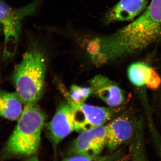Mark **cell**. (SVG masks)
<instances>
[{"instance_id": "obj_1", "label": "cell", "mask_w": 161, "mask_h": 161, "mask_svg": "<svg viewBox=\"0 0 161 161\" xmlns=\"http://www.w3.org/2000/svg\"><path fill=\"white\" fill-rule=\"evenodd\" d=\"M161 41V0H151L138 17L105 38L108 49L116 58L136 53Z\"/></svg>"}, {"instance_id": "obj_2", "label": "cell", "mask_w": 161, "mask_h": 161, "mask_svg": "<svg viewBox=\"0 0 161 161\" xmlns=\"http://www.w3.org/2000/svg\"><path fill=\"white\" fill-rule=\"evenodd\" d=\"M45 115L37 103L24 106L16 126L0 157L31 156L37 152Z\"/></svg>"}, {"instance_id": "obj_3", "label": "cell", "mask_w": 161, "mask_h": 161, "mask_svg": "<svg viewBox=\"0 0 161 161\" xmlns=\"http://www.w3.org/2000/svg\"><path fill=\"white\" fill-rule=\"evenodd\" d=\"M46 71L43 51L34 45L23 55L12 75L16 92L24 105L37 103L42 97Z\"/></svg>"}, {"instance_id": "obj_4", "label": "cell", "mask_w": 161, "mask_h": 161, "mask_svg": "<svg viewBox=\"0 0 161 161\" xmlns=\"http://www.w3.org/2000/svg\"><path fill=\"white\" fill-rule=\"evenodd\" d=\"M40 3L41 0H35L23 7L15 8L0 0V26L4 37L3 59L7 60L14 56L19 41L22 22L35 13Z\"/></svg>"}, {"instance_id": "obj_5", "label": "cell", "mask_w": 161, "mask_h": 161, "mask_svg": "<svg viewBox=\"0 0 161 161\" xmlns=\"http://www.w3.org/2000/svg\"><path fill=\"white\" fill-rule=\"evenodd\" d=\"M68 102L73 109L75 131L80 132L103 125L118 111L115 108L95 106L84 103H78L69 99Z\"/></svg>"}, {"instance_id": "obj_6", "label": "cell", "mask_w": 161, "mask_h": 161, "mask_svg": "<svg viewBox=\"0 0 161 161\" xmlns=\"http://www.w3.org/2000/svg\"><path fill=\"white\" fill-rule=\"evenodd\" d=\"M107 146L106 126L100 125L81 132L71 148L74 154L99 155Z\"/></svg>"}, {"instance_id": "obj_7", "label": "cell", "mask_w": 161, "mask_h": 161, "mask_svg": "<svg viewBox=\"0 0 161 161\" xmlns=\"http://www.w3.org/2000/svg\"><path fill=\"white\" fill-rule=\"evenodd\" d=\"M50 138L55 147L64 139L75 131L73 109L69 103L58 108L47 125Z\"/></svg>"}, {"instance_id": "obj_8", "label": "cell", "mask_w": 161, "mask_h": 161, "mask_svg": "<svg viewBox=\"0 0 161 161\" xmlns=\"http://www.w3.org/2000/svg\"><path fill=\"white\" fill-rule=\"evenodd\" d=\"M107 146L111 152L130 140L136 132L135 125L129 115H123L106 126Z\"/></svg>"}, {"instance_id": "obj_9", "label": "cell", "mask_w": 161, "mask_h": 161, "mask_svg": "<svg viewBox=\"0 0 161 161\" xmlns=\"http://www.w3.org/2000/svg\"><path fill=\"white\" fill-rule=\"evenodd\" d=\"M92 93L110 108H117L125 101V92L114 81L103 75H97L90 80Z\"/></svg>"}, {"instance_id": "obj_10", "label": "cell", "mask_w": 161, "mask_h": 161, "mask_svg": "<svg viewBox=\"0 0 161 161\" xmlns=\"http://www.w3.org/2000/svg\"><path fill=\"white\" fill-rule=\"evenodd\" d=\"M149 0H120L105 16L107 24L117 22L132 21L147 9Z\"/></svg>"}, {"instance_id": "obj_11", "label": "cell", "mask_w": 161, "mask_h": 161, "mask_svg": "<svg viewBox=\"0 0 161 161\" xmlns=\"http://www.w3.org/2000/svg\"><path fill=\"white\" fill-rule=\"evenodd\" d=\"M24 108L16 92L0 91V116L9 120H18Z\"/></svg>"}, {"instance_id": "obj_12", "label": "cell", "mask_w": 161, "mask_h": 161, "mask_svg": "<svg viewBox=\"0 0 161 161\" xmlns=\"http://www.w3.org/2000/svg\"><path fill=\"white\" fill-rule=\"evenodd\" d=\"M151 67L143 62H136L130 64L127 75L130 82L136 86L146 85Z\"/></svg>"}, {"instance_id": "obj_13", "label": "cell", "mask_w": 161, "mask_h": 161, "mask_svg": "<svg viewBox=\"0 0 161 161\" xmlns=\"http://www.w3.org/2000/svg\"><path fill=\"white\" fill-rule=\"evenodd\" d=\"M140 132H135L130 150L132 161H147L144 150L143 140Z\"/></svg>"}, {"instance_id": "obj_14", "label": "cell", "mask_w": 161, "mask_h": 161, "mask_svg": "<svg viewBox=\"0 0 161 161\" xmlns=\"http://www.w3.org/2000/svg\"><path fill=\"white\" fill-rule=\"evenodd\" d=\"M92 93L91 87L78 86L73 85L71 87L69 99L75 103H83Z\"/></svg>"}, {"instance_id": "obj_15", "label": "cell", "mask_w": 161, "mask_h": 161, "mask_svg": "<svg viewBox=\"0 0 161 161\" xmlns=\"http://www.w3.org/2000/svg\"><path fill=\"white\" fill-rule=\"evenodd\" d=\"M119 155V153L105 156L74 154L64 159L62 161H113Z\"/></svg>"}, {"instance_id": "obj_16", "label": "cell", "mask_w": 161, "mask_h": 161, "mask_svg": "<svg viewBox=\"0 0 161 161\" xmlns=\"http://www.w3.org/2000/svg\"><path fill=\"white\" fill-rule=\"evenodd\" d=\"M146 86L150 89L158 90L161 86V78L155 69L151 67L147 78Z\"/></svg>"}, {"instance_id": "obj_17", "label": "cell", "mask_w": 161, "mask_h": 161, "mask_svg": "<svg viewBox=\"0 0 161 161\" xmlns=\"http://www.w3.org/2000/svg\"><path fill=\"white\" fill-rule=\"evenodd\" d=\"M156 147L158 150L159 154L160 155L161 158V141L158 138L156 139Z\"/></svg>"}, {"instance_id": "obj_18", "label": "cell", "mask_w": 161, "mask_h": 161, "mask_svg": "<svg viewBox=\"0 0 161 161\" xmlns=\"http://www.w3.org/2000/svg\"><path fill=\"white\" fill-rule=\"evenodd\" d=\"M25 161H40V160L36 157H33Z\"/></svg>"}, {"instance_id": "obj_19", "label": "cell", "mask_w": 161, "mask_h": 161, "mask_svg": "<svg viewBox=\"0 0 161 161\" xmlns=\"http://www.w3.org/2000/svg\"><path fill=\"white\" fill-rule=\"evenodd\" d=\"M119 161H127V160L126 159H124V160H121Z\"/></svg>"}, {"instance_id": "obj_20", "label": "cell", "mask_w": 161, "mask_h": 161, "mask_svg": "<svg viewBox=\"0 0 161 161\" xmlns=\"http://www.w3.org/2000/svg\"><path fill=\"white\" fill-rule=\"evenodd\" d=\"M1 31H2V29H1V26H0V33H1Z\"/></svg>"}]
</instances>
